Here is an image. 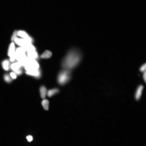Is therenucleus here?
Instances as JSON below:
<instances>
[{"instance_id": "obj_3", "label": "nucleus", "mask_w": 146, "mask_h": 146, "mask_svg": "<svg viewBox=\"0 0 146 146\" xmlns=\"http://www.w3.org/2000/svg\"><path fill=\"white\" fill-rule=\"evenodd\" d=\"M24 67L26 71H35L40 70L39 64L37 61L29 58L28 63Z\"/></svg>"}, {"instance_id": "obj_25", "label": "nucleus", "mask_w": 146, "mask_h": 146, "mask_svg": "<svg viewBox=\"0 0 146 146\" xmlns=\"http://www.w3.org/2000/svg\"><path fill=\"white\" fill-rule=\"evenodd\" d=\"M146 71L144 72L143 74V78L144 81L146 82Z\"/></svg>"}, {"instance_id": "obj_23", "label": "nucleus", "mask_w": 146, "mask_h": 146, "mask_svg": "<svg viewBox=\"0 0 146 146\" xmlns=\"http://www.w3.org/2000/svg\"><path fill=\"white\" fill-rule=\"evenodd\" d=\"M10 75V76L12 78V79H16L17 75L14 72H12L11 73Z\"/></svg>"}, {"instance_id": "obj_1", "label": "nucleus", "mask_w": 146, "mask_h": 146, "mask_svg": "<svg viewBox=\"0 0 146 146\" xmlns=\"http://www.w3.org/2000/svg\"><path fill=\"white\" fill-rule=\"evenodd\" d=\"M81 59V56L79 52L75 50H72L64 59L62 63V66L64 69L70 70L77 66Z\"/></svg>"}, {"instance_id": "obj_22", "label": "nucleus", "mask_w": 146, "mask_h": 146, "mask_svg": "<svg viewBox=\"0 0 146 146\" xmlns=\"http://www.w3.org/2000/svg\"><path fill=\"white\" fill-rule=\"evenodd\" d=\"M146 64H143L141 66L140 69V70L142 72H144L146 71Z\"/></svg>"}, {"instance_id": "obj_6", "label": "nucleus", "mask_w": 146, "mask_h": 146, "mask_svg": "<svg viewBox=\"0 0 146 146\" xmlns=\"http://www.w3.org/2000/svg\"><path fill=\"white\" fill-rule=\"evenodd\" d=\"M27 75L32 76L37 79H39L41 77V72L40 70H39L33 71H26Z\"/></svg>"}, {"instance_id": "obj_9", "label": "nucleus", "mask_w": 146, "mask_h": 146, "mask_svg": "<svg viewBox=\"0 0 146 146\" xmlns=\"http://www.w3.org/2000/svg\"><path fill=\"white\" fill-rule=\"evenodd\" d=\"M15 46L14 43L12 42L11 43L8 47V56L9 57L11 56L15 52Z\"/></svg>"}, {"instance_id": "obj_16", "label": "nucleus", "mask_w": 146, "mask_h": 146, "mask_svg": "<svg viewBox=\"0 0 146 146\" xmlns=\"http://www.w3.org/2000/svg\"><path fill=\"white\" fill-rule=\"evenodd\" d=\"M27 52L35 51V48L32 44H29L24 48Z\"/></svg>"}, {"instance_id": "obj_11", "label": "nucleus", "mask_w": 146, "mask_h": 146, "mask_svg": "<svg viewBox=\"0 0 146 146\" xmlns=\"http://www.w3.org/2000/svg\"><path fill=\"white\" fill-rule=\"evenodd\" d=\"M3 68L6 71L9 70L10 68V65L9 61L7 60H4L2 63Z\"/></svg>"}, {"instance_id": "obj_17", "label": "nucleus", "mask_w": 146, "mask_h": 146, "mask_svg": "<svg viewBox=\"0 0 146 146\" xmlns=\"http://www.w3.org/2000/svg\"><path fill=\"white\" fill-rule=\"evenodd\" d=\"M26 52L25 49L22 47L17 48L15 51V53L17 54H26Z\"/></svg>"}, {"instance_id": "obj_15", "label": "nucleus", "mask_w": 146, "mask_h": 146, "mask_svg": "<svg viewBox=\"0 0 146 146\" xmlns=\"http://www.w3.org/2000/svg\"><path fill=\"white\" fill-rule=\"evenodd\" d=\"M43 108L45 110H48L49 107V102L46 99H44L41 102Z\"/></svg>"}, {"instance_id": "obj_13", "label": "nucleus", "mask_w": 146, "mask_h": 146, "mask_svg": "<svg viewBox=\"0 0 146 146\" xmlns=\"http://www.w3.org/2000/svg\"><path fill=\"white\" fill-rule=\"evenodd\" d=\"M52 55V53L51 52L49 51L46 50L41 54V58H50Z\"/></svg>"}, {"instance_id": "obj_14", "label": "nucleus", "mask_w": 146, "mask_h": 146, "mask_svg": "<svg viewBox=\"0 0 146 146\" xmlns=\"http://www.w3.org/2000/svg\"><path fill=\"white\" fill-rule=\"evenodd\" d=\"M21 66L19 63L18 62L12 63L10 65V68L13 71H15L20 69Z\"/></svg>"}, {"instance_id": "obj_19", "label": "nucleus", "mask_w": 146, "mask_h": 146, "mask_svg": "<svg viewBox=\"0 0 146 146\" xmlns=\"http://www.w3.org/2000/svg\"><path fill=\"white\" fill-rule=\"evenodd\" d=\"M10 57V62H14L16 60V56L15 52Z\"/></svg>"}, {"instance_id": "obj_12", "label": "nucleus", "mask_w": 146, "mask_h": 146, "mask_svg": "<svg viewBox=\"0 0 146 146\" xmlns=\"http://www.w3.org/2000/svg\"><path fill=\"white\" fill-rule=\"evenodd\" d=\"M59 90L58 89L54 88L50 90L47 91V95L48 97H51L55 94L58 93L59 92Z\"/></svg>"}, {"instance_id": "obj_5", "label": "nucleus", "mask_w": 146, "mask_h": 146, "mask_svg": "<svg viewBox=\"0 0 146 146\" xmlns=\"http://www.w3.org/2000/svg\"><path fill=\"white\" fill-rule=\"evenodd\" d=\"M14 41L17 45L23 48L25 47L28 44H31L29 43L26 40L20 38H16L14 40Z\"/></svg>"}, {"instance_id": "obj_2", "label": "nucleus", "mask_w": 146, "mask_h": 146, "mask_svg": "<svg viewBox=\"0 0 146 146\" xmlns=\"http://www.w3.org/2000/svg\"><path fill=\"white\" fill-rule=\"evenodd\" d=\"M70 70L64 69L59 73L57 81L59 84L62 86L64 85L70 80L71 77Z\"/></svg>"}, {"instance_id": "obj_8", "label": "nucleus", "mask_w": 146, "mask_h": 146, "mask_svg": "<svg viewBox=\"0 0 146 146\" xmlns=\"http://www.w3.org/2000/svg\"><path fill=\"white\" fill-rule=\"evenodd\" d=\"M26 55L29 58L35 60L38 57V54L35 51L27 52Z\"/></svg>"}, {"instance_id": "obj_24", "label": "nucleus", "mask_w": 146, "mask_h": 146, "mask_svg": "<svg viewBox=\"0 0 146 146\" xmlns=\"http://www.w3.org/2000/svg\"><path fill=\"white\" fill-rule=\"evenodd\" d=\"M26 139L29 142H31L33 140V137L31 135H29L26 137Z\"/></svg>"}, {"instance_id": "obj_7", "label": "nucleus", "mask_w": 146, "mask_h": 146, "mask_svg": "<svg viewBox=\"0 0 146 146\" xmlns=\"http://www.w3.org/2000/svg\"><path fill=\"white\" fill-rule=\"evenodd\" d=\"M143 88V86L142 85L139 86L137 88L135 95V98L136 100H138L140 98Z\"/></svg>"}, {"instance_id": "obj_21", "label": "nucleus", "mask_w": 146, "mask_h": 146, "mask_svg": "<svg viewBox=\"0 0 146 146\" xmlns=\"http://www.w3.org/2000/svg\"><path fill=\"white\" fill-rule=\"evenodd\" d=\"M13 72L16 75H19L22 74L23 73V71L22 69L20 68L17 70L13 71Z\"/></svg>"}, {"instance_id": "obj_4", "label": "nucleus", "mask_w": 146, "mask_h": 146, "mask_svg": "<svg viewBox=\"0 0 146 146\" xmlns=\"http://www.w3.org/2000/svg\"><path fill=\"white\" fill-rule=\"evenodd\" d=\"M17 35L22 38L26 40L29 43L32 44L33 41V40L32 38L28 35L26 31L23 30H19L17 31Z\"/></svg>"}, {"instance_id": "obj_20", "label": "nucleus", "mask_w": 146, "mask_h": 146, "mask_svg": "<svg viewBox=\"0 0 146 146\" xmlns=\"http://www.w3.org/2000/svg\"><path fill=\"white\" fill-rule=\"evenodd\" d=\"M17 31L16 30L14 31L12 34V37H11V41H14V40L16 38H17Z\"/></svg>"}, {"instance_id": "obj_10", "label": "nucleus", "mask_w": 146, "mask_h": 146, "mask_svg": "<svg viewBox=\"0 0 146 146\" xmlns=\"http://www.w3.org/2000/svg\"><path fill=\"white\" fill-rule=\"evenodd\" d=\"M40 95L42 99H45L47 95V91L46 88L44 86L41 87L40 88Z\"/></svg>"}, {"instance_id": "obj_18", "label": "nucleus", "mask_w": 146, "mask_h": 146, "mask_svg": "<svg viewBox=\"0 0 146 146\" xmlns=\"http://www.w3.org/2000/svg\"><path fill=\"white\" fill-rule=\"evenodd\" d=\"M4 79L5 81L8 83H10L12 81V79L10 75L6 74L4 76Z\"/></svg>"}]
</instances>
